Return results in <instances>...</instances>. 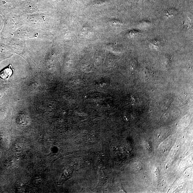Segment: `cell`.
<instances>
[{"label":"cell","mask_w":193,"mask_h":193,"mask_svg":"<svg viewBox=\"0 0 193 193\" xmlns=\"http://www.w3.org/2000/svg\"><path fill=\"white\" fill-rule=\"evenodd\" d=\"M14 72L11 65H9V66L5 68L0 72V78L2 79L7 80L11 76Z\"/></svg>","instance_id":"obj_1"}]
</instances>
